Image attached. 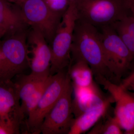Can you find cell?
Instances as JSON below:
<instances>
[{"label":"cell","mask_w":134,"mask_h":134,"mask_svg":"<svg viewBox=\"0 0 134 134\" xmlns=\"http://www.w3.org/2000/svg\"><path fill=\"white\" fill-rule=\"evenodd\" d=\"M70 55L71 59H80L85 61L91 69L94 77L103 76L111 81L98 29L79 19L74 30Z\"/></svg>","instance_id":"1"},{"label":"cell","mask_w":134,"mask_h":134,"mask_svg":"<svg viewBox=\"0 0 134 134\" xmlns=\"http://www.w3.org/2000/svg\"><path fill=\"white\" fill-rule=\"evenodd\" d=\"M29 30L7 34L0 41V82L12 81L29 66Z\"/></svg>","instance_id":"2"},{"label":"cell","mask_w":134,"mask_h":134,"mask_svg":"<svg viewBox=\"0 0 134 134\" xmlns=\"http://www.w3.org/2000/svg\"><path fill=\"white\" fill-rule=\"evenodd\" d=\"M78 19L99 29L130 15L126 0H75Z\"/></svg>","instance_id":"3"},{"label":"cell","mask_w":134,"mask_h":134,"mask_svg":"<svg viewBox=\"0 0 134 134\" xmlns=\"http://www.w3.org/2000/svg\"><path fill=\"white\" fill-rule=\"evenodd\" d=\"M78 17L75 0H70L50 46L52 53L50 75L68 69L69 66L74 30Z\"/></svg>","instance_id":"4"},{"label":"cell","mask_w":134,"mask_h":134,"mask_svg":"<svg viewBox=\"0 0 134 134\" xmlns=\"http://www.w3.org/2000/svg\"><path fill=\"white\" fill-rule=\"evenodd\" d=\"M99 29L105 60L112 82L119 85L131 70L134 57L112 26Z\"/></svg>","instance_id":"5"},{"label":"cell","mask_w":134,"mask_h":134,"mask_svg":"<svg viewBox=\"0 0 134 134\" xmlns=\"http://www.w3.org/2000/svg\"><path fill=\"white\" fill-rule=\"evenodd\" d=\"M18 5L26 24L40 32L50 46L64 14L54 10L45 0H23Z\"/></svg>","instance_id":"6"},{"label":"cell","mask_w":134,"mask_h":134,"mask_svg":"<svg viewBox=\"0 0 134 134\" xmlns=\"http://www.w3.org/2000/svg\"><path fill=\"white\" fill-rule=\"evenodd\" d=\"M70 79L68 69L50 75L48 85L37 105L28 117L26 125L32 134L40 133L45 117L62 96Z\"/></svg>","instance_id":"7"},{"label":"cell","mask_w":134,"mask_h":134,"mask_svg":"<svg viewBox=\"0 0 134 134\" xmlns=\"http://www.w3.org/2000/svg\"><path fill=\"white\" fill-rule=\"evenodd\" d=\"M73 92L70 79L62 96L45 117L40 128V133L68 134L74 119L72 108Z\"/></svg>","instance_id":"8"},{"label":"cell","mask_w":134,"mask_h":134,"mask_svg":"<svg viewBox=\"0 0 134 134\" xmlns=\"http://www.w3.org/2000/svg\"><path fill=\"white\" fill-rule=\"evenodd\" d=\"M15 83L12 81L0 82V119L19 130L24 115Z\"/></svg>","instance_id":"9"},{"label":"cell","mask_w":134,"mask_h":134,"mask_svg":"<svg viewBox=\"0 0 134 134\" xmlns=\"http://www.w3.org/2000/svg\"><path fill=\"white\" fill-rule=\"evenodd\" d=\"M27 41L31 46L32 55L30 64L31 73L37 75H50L52 53L45 38L40 32L31 28Z\"/></svg>","instance_id":"10"},{"label":"cell","mask_w":134,"mask_h":134,"mask_svg":"<svg viewBox=\"0 0 134 134\" xmlns=\"http://www.w3.org/2000/svg\"><path fill=\"white\" fill-rule=\"evenodd\" d=\"M115 100L110 96L100 105L87 110L74 119L68 134H81L92 128L106 114L111 103Z\"/></svg>","instance_id":"11"},{"label":"cell","mask_w":134,"mask_h":134,"mask_svg":"<svg viewBox=\"0 0 134 134\" xmlns=\"http://www.w3.org/2000/svg\"><path fill=\"white\" fill-rule=\"evenodd\" d=\"M0 25L6 29L7 34L28 30L29 27L19 8L12 7L5 0H0Z\"/></svg>","instance_id":"12"},{"label":"cell","mask_w":134,"mask_h":134,"mask_svg":"<svg viewBox=\"0 0 134 134\" xmlns=\"http://www.w3.org/2000/svg\"><path fill=\"white\" fill-rule=\"evenodd\" d=\"M68 72L73 86H88L94 82L93 72L83 60L71 59Z\"/></svg>","instance_id":"13"},{"label":"cell","mask_w":134,"mask_h":134,"mask_svg":"<svg viewBox=\"0 0 134 134\" xmlns=\"http://www.w3.org/2000/svg\"><path fill=\"white\" fill-rule=\"evenodd\" d=\"M97 82L104 86L110 93L114 100H119L126 107L132 115L134 122V96L128 90L122 88L120 85L110 81L105 77L101 76L95 77Z\"/></svg>","instance_id":"14"},{"label":"cell","mask_w":134,"mask_h":134,"mask_svg":"<svg viewBox=\"0 0 134 134\" xmlns=\"http://www.w3.org/2000/svg\"><path fill=\"white\" fill-rule=\"evenodd\" d=\"M16 82L20 100L21 106L24 104L31 95L48 78V76L37 75L30 73L29 75H20Z\"/></svg>","instance_id":"15"},{"label":"cell","mask_w":134,"mask_h":134,"mask_svg":"<svg viewBox=\"0 0 134 134\" xmlns=\"http://www.w3.org/2000/svg\"><path fill=\"white\" fill-rule=\"evenodd\" d=\"M109 97H105L99 90L81 97L74 98L72 99V108L75 118L87 110L100 105Z\"/></svg>","instance_id":"16"},{"label":"cell","mask_w":134,"mask_h":134,"mask_svg":"<svg viewBox=\"0 0 134 134\" xmlns=\"http://www.w3.org/2000/svg\"><path fill=\"white\" fill-rule=\"evenodd\" d=\"M114 116L115 119L125 133L134 134V122L126 107L119 100H115Z\"/></svg>","instance_id":"17"},{"label":"cell","mask_w":134,"mask_h":134,"mask_svg":"<svg viewBox=\"0 0 134 134\" xmlns=\"http://www.w3.org/2000/svg\"><path fill=\"white\" fill-rule=\"evenodd\" d=\"M104 115L103 119H100L97 122L89 134H121L123 133L121 127L113 117L110 115Z\"/></svg>","instance_id":"18"},{"label":"cell","mask_w":134,"mask_h":134,"mask_svg":"<svg viewBox=\"0 0 134 134\" xmlns=\"http://www.w3.org/2000/svg\"><path fill=\"white\" fill-rule=\"evenodd\" d=\"M50 75L31 95L24 104L21 106V110L24 116L26 114L28 117H29L35 110L50 80Z\"/></svg>","instance_id":"19"},{"label":"cell","mask_w":134,"mask_h":134,"mask_svg":"<svg viewBox=\"0 0 134 134\" xmlns=\"http://www.w3.org/2000/svg\"><path fill=\"white\" fill-rule=\"evenodd\" d=\"M134 58V37L117 23L111 25Z\"/></svg>","instance_id":"20"},{"label":"cell","mask_w":134,"mask_h":134,"mask_svg":"<svg viewBox=\"0 0 134 134\" xmlns=\"http://www.w3.org/2000/svg\"><path fill=\"white\" fill-rule=\"evenodd\" d=\"M52 9L64 14L69 5L70 0H45Z\"/></svg>","instance_id":"21"},{"label":"cell","mask_w":134,"mask_h":134,"mask_svg":"<svg viewBox=\"0 0 134 134\" xmlns=\"http://www.w3.org/2000/svg\"><path fill=\"white\" fill-rule=\"evenodd\" d=\"M116 23L134 37V18L132 16L125 17Z\"/></svg>","instance_id":"22"},{"label":"cell","mask_w":134,"mask_h":134,"mask_svg":"<svg viewBox=\"0 0 134 134\" xmlns=\"http://www.w3.org/2000/svg\"><path fill=\"white\" fill-rule=\"evenodd\" d=\"M19 133V130L0 119V134H18Z\"/></svg>","instance_id":"23"},{"label":"cell","mask_w":134,"mask_h":134,"mask_svg":"<svg viewBox=\"0 0 134 134\" xmlns=\"http://www.w3.org/2000/svg\"><path fill=\"white\" fill-rule=\"evenodd\" d=\"M120 86L126 90L133 91L134 96V71L120 84Z\"/></svg>","instance_id":"24"},{"label":"cell","mask_w":134,"mask_h":134,"mask_svg":"<svg viewBox=\"0 0 134 134\" xmlns=\"http://www.w3.org/2000/svg\"><path fill=\"white\" fill-rule=\"evenodd\" d=\"M126 2L130 15L134 18V0H126Z\"/></svg>","instance_id":"25"},{"label":"cell","mask_w":134,"mask_h":134,"mask_svg":"<svg viewBox=\"0 0 134 134\" xmlns=\"http://www.w3.org/2000/svg\"><path fill=\"white\" fill-rule=\"evenodd\" d=\"M7 30L5 28L0 25V40L1 39L5 34H7Z\"/></svg>","instance_id":"26"},{"label":"cell","mask_w":134,"mask_h":134,"mask_svg":"<svg viewBox=\"0 0 134 134\" xmlns=\"http://www.w3.org/2000/svg\"><path fill=\"white\" fill-rule=\"evenodd\" d=\"M5 1H7L10 2H12L15 3L17 4H19L21 2H22L23 0H5Z\"/></svg>","instance_id":"27"},{"label":"cell","mask_w":134,"mask_h":134,"mask_svg":"<svg viewBox=\"0 0 134 134\" xmlns=\"http://www.w3.org/2000/svg\"><path fill=\"white\" fill-rule=\"evenodd\" d=\"M0 55H1V50H0Z\"/></svg>","instance_id":"28"}]
</instances>
